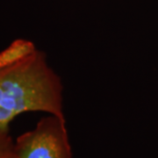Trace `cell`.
Instances as JSON below:
<instances>
[{
    "label": "cell",
    "mask_w": 158,
    "mask_h": 158,
    "mask_svg": "<svg viewBox=\"0 0 158 158\" xmlns=\"http://www.w3.org/2000/svg\"><path fill=\"white\" fill-rule=\"evenodd\" d=\"M37 50L36 47L30 40L18 39L0 51V67L13 65L33 55Z\"/></svg>",
    "instance_id": "3"
},
{
    "label": "cell",
    "mask_w": 158,
    "mask_h": 158,
    "mask_svg": "<svg viewBox=\"0 0 158 158\" xmlns=\"http://www.w3.org/2000/svg\"><path fill=\"white\" fill-rule=\"evenodd\" d=\"M17 158H72L64 117L49 114L14 141Z\"/></svg>",
    "instance_id": "2"
},
{
    "label": "cell",
    "mask_w": 158,
    "mask_h": 158,
    "mask_svg": "<svg viewBox=\"0 0 158 158\" xmlns=\"http://www.w3.org/2000/svg\"><path fill=\"white\" fill-rule=\"evenodd\" d=\"M0 158H17L14 150V141L9 130L0 131Z\"/></svg>",
    "instance_id": "4"
},
{
    "label": "cell",
    "mask_w": 158,
    "mask_h": 158,
    "mask_svg": "<svg viewBox=\"0 0 158 158\" xmlns=\"http://www.w3.org/2000/svg\"><path fill=\"white\" fill-rule=\"evenodd\" d=\"M27 112L64 117L61 79L38 49L22 62L0 67V131Z\"/></svg>",
    "instance_id": "1"
}]
</instances>
